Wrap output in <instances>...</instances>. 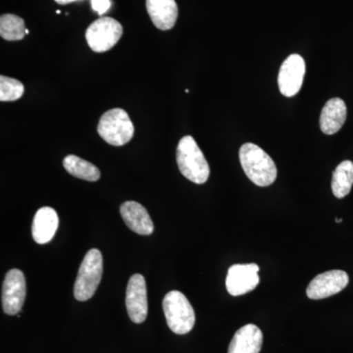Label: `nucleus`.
I'll return each mask as SVG.
<instances>
[{
	"mask_svg": "<svg viewBox=\"0 0 353 353\" xmlns=\"http://www.w3.org/2000/svg\"><path fill=\"white\" fill-rule=\"evenodd\" d=\"M240 161L248 178L259 187H269L277 178L275 162L262 148L248 143L241 146Z\"/></svg>",
	"mask_w": 353,
	"mask_h": 353,
	"instance_id": "obj_1",
	"label": "nucleus"
},
{
	"mask_svg": "<svg viewBox=\"0 0 353 353\" xmlns=\"http://www.w3.org/2000/svg\"><path fill=\"white\" fill-rule=\"evenodd\" d=\"M176 164L182 175L197 185L206 183L210 175L208 160L192 136L183 137L179 141Z\"/></svg>",
	"mask_w": 353,
	"mask_h": 353,
	"instance_id": "obj_2",
	"label": "nucleus"
},
{
	"mask_svg": "<svg viewBox=\"0 0 353 353\" xmlns=\"http://www.w3.org/2000/svg\"><path fill=\"white\" fill-rule=\"evenodd\" d=\"M167 325L173 333H190L196 324V314L189 299L179 290H172L163 299Z\"/></svg>",
	"mask_w": 353,
	"mask_h": 353,
	"instance_id": "obj_3",
	"label": "nucleus"
},
{
	"mask_svg": "<svg viewBox=\"0 0 353 353\" xmlns=\"http://www.w3.org/2000/svg\"><path fill=\"white\" fill-rule=\"evenodd\" d=\"M102 272L103 259L101 252L97 248L88 250L83 257L74 285V296L77 301H87L94 296L101 283Z\"/></svg>",
	"mask_w": 353,
	"mask_h": 353,
	"instance_id": "obj_4",
	"label": "nucleus"
},
{
	"mask_svg": "<svg viewBox=\"0 0 353 353\" xmlns=\"http://www.w3.org/2000/svg\"><path fill=\"white\" fill-rule=\"evenodd\" d=\"M97 132L109 145L122 146L131 141L134 128L124 109L113 108L101 116Z\"/></svg>",
	"mask_w": 353,
	"mask_h": 353,
	"instance_id": "obj_5",
	"label": "nucleus"
},
{
	"mask_svg": "<svg viewBox=\"0 0 353 353\" xmlns=\"http://www.w3.org/2000/svg\"><path fill=\"white\" fill-rule=\"evenodd\" d=\"M122 25L111 17H101L90 24L85 32V39L90 50L101 53L110 50L120 41Z\"/></svg>",
	"mask_w": 353,
	"mask_h": 353,
	"instance_id": "obj_6",
	"label": "nucleus"
},
{
	"mask_svg": "<svg viewBox=\"0 0 353 353\" xmlns=\"http://www.w3.org/2000/svg\"><path fill=\"white\" fill-rule=\"evenodd\" d=\"M27 285L24 273L19 269L7 272L2 285V308L7 315H17L24 305Z\"/></svg>",
	"mask_w": 353,
	"mask_h": 353,
	"instance_id": "obj_7",
	"label": "nucleus"
},
{
	"mask_svg": "<svg viewBox=\"0 0 353 353\" xmlns=\"http://www.w3.org/2000/svg\"><path fill=\"white\" fill-rule=\"evenodd\" d=\"M259 267L254 263L234 264L228 270L226 288L233 296H243L259 284Z\"/></svg>",
	"mask_w": 353,
	"mask_h": 353,
	"instance_id": "obj_8",
	"label": "nucleus"
},
{
	"mask_svg": "<svg viewBox=\"0 0 353 353\" xmlns=\"http://www.w3.org/2000/svg\"><path fill=\"white\" fill-rule=\"evenodd\" d=\"M350 282L347 272L331 270L316 276L306 290V294L310 299H324L334 296L345 289Z\"/></svg>",
	"mask_w": 353,
	"mask_h": 353,
	"instance_id": "obj_9",
	"label": "nucleus"
},
{
	"mask_svg": "<svg viewBox=\"0 0 353 353\" xmlns=\"http://www.w3.org/2000/svg\"><path fill=\"white\" fill-rule=\"evenodd\" d=\"M126 307L130 319L136 324H141L148 317V294L145 279L141 274H134L130 278L126 290Z\"/></svg>",
	"mask_w": 353,
	"mask_h": 353,
	"instance_id": "obj_10",
	"label": "nucleus"
},
{
	"mask_svg": "<svg viewBox=\"0 0 353 353\" xmlns=\"http://www.w3.org/2000/svg\"><path fill=\"white\" fill-rule=\"evenodd\" d=\"M305 75V62L301 55L292 54L281 66L278 76L279 90L287 97L296 95L303 85Z\"/></svg>",
	"mask_w": 353,
	"mask_h": 353,
	"instance_id": "obj_11",
	"label": "nucleus"
},
{
	"mask_svg": "<svg viewBox=\"0 0 353 353\" xmlns=\"http://www.w3.org/2000/svg\"><path fill=\"white\" fill-rule=\"evenodd\" d=\"M121 216L125 224L134 233L150 236L154 231V225L148 210L136 201H125L121 204Z\"/></svg>",
	"mask_w": 353,
	"mask_h": 353,
	"instance_id": "obj_12",
	"label": "nucleus"
},
{
	"mask_svg": "<svg viewBox=\"0 0 353 353\" xmlns=\"http://www.w3.org/2000/svg\"><path fill=\"white\" fill-rule=\"evenodd\" d=\"M59 225V218L54 209L43 208L37 211L32 221V239L39 245H46L54 238Z\"/></svg>",
	"mask_w": 353,
	"mask_h": 353,
	"instance_id": "obj_13",
	"label": "nucleus"
},
{
	"mask_svg": "<svg viewBox=\"0 0 353 353\" xmlns=\"http://www.w3.org/2000/svg\"><path fill=\"white\" fill-rule=\"evenodd\" d=\"M146 10L153 25L161 31L171 30L178 19L175 0H146Z\"/></svg>",
	"mask_w": 353,
	"mask_h": 353,
	"instance_id": "obj_14",
	"label": "nucleus"
},
{
	"mask_svg": "<svg viewBox=\"0 0 353 353\" xmlns=\"http://www.w3.org/2000/svg\"><path fill=\"white\" fill-rule=\"evenodd\" d=\"M263 345V334L256 325L248 324L238 330L229 345L228 353H259Z\"/></svg>",
	"mask_w": 353,
	"mask_h": 353,
	"instance_id": "obj_15",
	"label": "nucleus"
},
{
	"mask_svg": "<svg viewBox=\"0 0 353 353\" xmlns=\"http://www.w3.org/2000/svg\"><path fill=\"white\" fill-rule=\"evenodd\" d=\"M347 109L343 99L334 97L325 104L320 116V128L326 134H334L341 129L347 120Z\"/></svg>",
	"mask_w": 353,
	"mask_h": 353,
	"instance_id": "obj_16",
	"label": "nucleus"
},
{
	"mask_svg": "<svg viewBox=\"0 0 353 353\" xmlns=\"http://www.w3.org/2000/svg\"><path fill=\"white\" fill-rule=\"evenodd\" d=\"M63 166L70 175L81 180L97 182L101 179V171L95 165L76 155H67L63 160Z\"/></svg>",
	"mask_w": 353,
	"mask_h": 353,
	"instance_id": "obj_17",
	"label": "nucleus"
},
{
	"mask_svg": "<svg viewBox=\"0 0 353 353\" xmlns=\"http://www.w3.org/2000/svg\"><path fill=\"white\" fill-rule=\"evenodd\" d=\"M353 185V162H341L333 173L332 192L336 199H343L350 194Z\"/></svg>",
	"mask_w": 353,
	"mask_h": 353,
	"instance_id": "obj_18",
	"label": "nucleus"
},
{
	"mask_svg": "<svg viewBox=\"0 0 353 353\" xmlns=\"http://www.w3.org/2000/svg\"><path fill=\"white\" fill-rule=\"evenodd\" d=\"M25 21L14 14H3L0 17V36L9 41H21L25 38Z\"/></svg>",
	"mask_w": 353,
	"mask_h": 353,
	"instance_id": "obj_19",
	"label": "nucleus"
},
{
	"mask_svg": "<svg viewBox=\"0 0 353 353\" xmlns=\"http://www.w3.org/2000/svg\"><path fill=\"white\" fill-rule=\"evenodd\" d=\"M25 87L20 81L0 76V101H15L23 97Z\"/></svg>",
	"mask_w": 353,
	"mask_h": 353,
	"instance_id": "obj_20",
	"label": "nucleus"
},
{
	"mask_svg": "<svg viewBox=\"0 0 353 353\" xmlns=\"http://www.w3.org/2000/svg\"><path fill=\"white\" fill-rule=\"evenodd\" d=\"M90 1H92V10L99 13V15L108 12L111 7L110 0H90Z\"/></svg>",
	"mask_w": 353,
	"mask_h": 353,
	"instance_id": "obj_21",
	"label": "nucleus"
},
{
	"mask_svg": "<svg viewBox=\"0 0 353 353\" xmlns=\"http://www.w3.org/2000/svg\"><path fill=\"white\" fill-rule=\"evenodd\" d=\"M54 1L57 2L58 4L65 6V4L72 3V2L78 1V0H54Z\"/></svg>",
	"mask_w": 353,
	"mask_h": 353,
	"instance_id": "obj_22",
	"label": "nucleus"
},
{
	"mask_svg": "<svg viewBox=\"0 0 353 353\" xmlns=\"http://www.w3.org/2000/svg\"><path fill=\"white\" fill-rule=\"evenodd\" d=\"M336 223H341L343 222V219H340V218H338V219H336Z\"/></svg>",
	"mask_w": 353,
	"mask_h": 353,
	"instance_id": "obj_23",
	"label": "nucleus"
},
{
	"mask_svg": "<svg viewBox=\"0 0 353 353\" xmlns=\"http://www.w3.org/2000/svg\"><path fill=\"white\" fill-rule=\"evenodd\" d=\"M57 14H60V13H61V11H60V10H57Z\"/></svg>",
	"mask_w": 353,
	"mask_h": 353,
	"instance_id": "obj_24",
	"label": "nucleus"
}]
</instances>
